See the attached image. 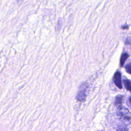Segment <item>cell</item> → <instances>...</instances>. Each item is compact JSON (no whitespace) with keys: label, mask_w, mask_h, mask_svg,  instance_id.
Wrapping results in <instances>:
<instances>
[{"label":"cell","mask_w":131,"mask_h":131,"mask_svg":"<svg viewBox=\"0 0 131 131\" xmlns=\"http://www.w3.org/2000/svg\"><path fill=\"white\" fill-rule=\"evenodd\" d=\"M117 131H128V130L127 127L124 126H120L117 129Z\"/></svg>","instance_id":"9c48e42d"},{"label":"cell","mask_w":131,"mask_h":131,"mask_svg":"<svg viewBox=\"0 0 131 131\" xmlns=\"http://www.w3.org/2000/svg\"><path fill=\"white\" fill-rule=\"evenodd\" d=\"M123 98V96H122V95H119V96H117L116 97L115 101V105L118 106V107L122 106L121 104H122V102Z\"/></svg>","instance_id":"5b68a950"},{"label":"cell","mask_w":131,"mask_h":131,"mask_svg":"<svg viewBox=\"0 0 131 131\" xmlns=\"http://www.w3.org/2000/svg\"><path fill=\"white\" fill-rule=\"evenodd\" d=\"M88 84L87 83H83L81 84L79 91L76 96V99L78 101H83L86 97V92L88 88Z\"/></svg>","instance_id":"7a4b0ae2"},{"label":"cell","mask_w":131,"mask_h":131,"mask_svg":"<svg viewBox=\"0 0 131 131\" xmlns=\"http://www.w3.org/2000/svg\"><path fill=\"white\" fill-rule=\"evenodd\" d=\"M123 82L125 89L131 93V81L128 79H124Z\"/></svg>","instance_id":"8992f818"},{"label":"cell","mask_w":131,"mask_h":131,"mask_svg":"<svg viewBox=\"0 0 131 131\" xmlns=\"http://www.w3.org/2000/svg\"><path fill=\"white\" fill-rule=\"evenodd\" d=\"M61 23H62V21L60 19H59L58 22H57V26L56 27V30H60V28H61Z\"/></svg>","instance_id":"ba28073f"},{"label":"cell","mask_w":131,"mask_h":131,"mask_svg":"<svg viewBox=\"0 0 131 131\" xmlns=\"http://www.w3.org/2000/svg\"><path fill=\"white\" fill-rule=\"evenodd\" d=\"M128 56H129V55L127 53L125 52V53H122V54L121 55V58H120V65H121V67H123V65H124V64L125 63V61L127 59Z\"/></svg>","instance_id":"277c9868"},{"label":"cell","mask_w":131,"mask_h":131,"mask_svg":"<svg viewBox=\"0 0 131 131\" xmlns=\"http://www.w3.org/2000/svg\"><path fill=\"white\" fill-rule=\"evenodd\" d=\"M114 82L115 85L119 89H121L122 88V82H121V74L119 71H117L114 76Z\"/></svg>","instance_id":"3957f363"},{"label":"cell","mask_w":131,"mask_h":131,"mask_svg":"<svg viewBox=\"0 0 131 131\" xmlns=\"http://www.w3.org/2000/svg\"><path fill=\"white\" fill-rule=\"evenodd\" d=\"M122 29H127L128 28V26H126V25H125V26H123L122 27Z\"/></svg>","instance_id":"30bf717a"},{"label":"cell","mask_w":131,"mask_h":131,"mask_svg":"<svg viewBox=\"0 0 131 131\" xmlns=\"http://www.w3.org/2000/svg\"><path fill=\"white\" fill-rule=\"evenodd\" d=\"M117 115L121 120L131 123V113L126 107L122 106L118 107Z\"/></svg>","instance_id":"6da1fadb"},{"label":"cell","mask_w":131,"mask_h":131,"mask_svg":"<svg viewBox=\"0 0 131 131\" xmlns=\"http://www.w3.org/2000/svg\"><path fill=\"white\" fill-rule=\"evenodd\" d=\"M129 102H130V105H131V97H130V98H129Z\"/></svg>","instance_id":"8fae6325"},{"label":"cell","mask_w":131,"mask_h":131,"mask_svg":"<svg viewBox=\"0 0 131 131\" xmlns=\"http://www.w3.org/2000/svg\"><path fill=\"white\" fill-rule=\"evenodd\" d=\"M99 131H102V130H99Z\"/></svg>","instance_id":"7c38bea8"},{"label":"cell","mask_w":131,"mask_h":131,"mask_svg":"<svg viewBox=\"0 0 131 131\" xmlns=\"http://www.w3.org/2000/svg\"><path fill=\"white\" fill-rule=\"evenodd\" d=\"M125 69H126V71L128 73H129V74H131V62L127 63L125 66Z\"/></svg>","instance_id":"52a82bcc"}]
</instances>
